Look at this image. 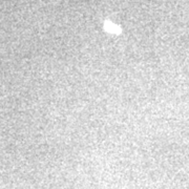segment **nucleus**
I'll list each match as a JSON object with an SVG mask.
<instances>
[{
	"label": "nucleus",
	"instance_id": "nucleus-1",
	"mask_svg": "<svg viewBox=\"0 0 189 189\" xmlns=\"http://www.w3.org/2000/svg\"><path fill=\"white\" fill-rule=\"evenodd\" d=\"M105 27H106V29H107L108 32H111V33H117L120 31L119 27H118L116 24L111 23V21H106V22H105Z\"/></svg>",
	"mask_w": 189,
	"mask_h": 189
}]
</instances>
